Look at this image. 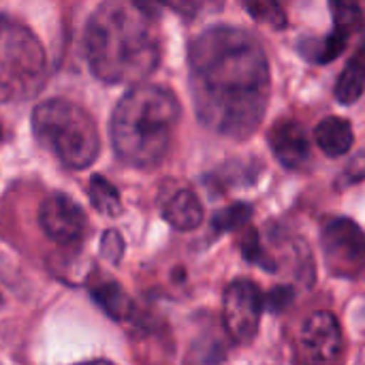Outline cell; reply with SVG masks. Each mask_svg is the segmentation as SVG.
<instances>
[{
	"mask_svg": "<svg viewBox=\"0 0 365 365\" xmlns=\"http://www.w3.org/2000/svg\"><path fill=\"white\" fill-rule=\"evenodd\" d=\"M188 81L197 118L222 137H250L269 101V62L248 30L214 26L188 47Z\"/></svg>",
	"mask_w": 365,
	"mask_h": 365,
	"instance_id": "obj_1",
	"label": "cell"
},
{
	"mask_svg": "<svg viewBox=\"0 0 365 365\" xmlns=\"http://www.w3.org/2000/svg\"><path fill=\"white\" fill-rule=\"evenodd\" d=\"M86 58L105 83L139 86L160 62V30L152 6L109 0L86 24Z\"/></svg>",
	"mask_w": 365,
	"mask_h": 365,
	"instance_id": "obj_2",
	"label": "cell"
},
{
	"mask_svg": "<svg viewBox=\"0 0 365 365\" xmlns=\"http://www.w3.org/2000/svg\"><path fill=\"white\" fill-rule=\"evenodd\" d=\"M180 101L165 86H133L115 105L109 135L115 156L137 169H152L169 152L180 120Z\"/></svg>",
	"mask_w": 365,
	"mask_h": 365,
	"instance_id": "obj_3",
	"label": "cell"
},
{
	"mask_svg": "<svg viewBox=\"0 0 365 365\" xmlns=\"http://www.w3.org/2000/svg\"><path fill=\"white\" fill-rule=\"evenodd\" d=\"M32 133L68 169H88L101 152V135L92 115L66 101L49 98L32 109Z\"/></svg>",
	"mask_w": 365,
	"mask_h": 365,
	"instance_id": "obj_4",
	"label": "cell"
},
{
	"mask_svg": "<svg viewBox=\"0 0 365 365\" xmlns=\"http://www.w3.org/2000/svg\"><path fill=\"white\" fill-rule=\"evenodd\" d=\"M45 75V49L24 24L0 17V103L34 94Z\"/></svg>",
	"mask_w": 365,
	"mask_h": 365,
	"instance_id": "obj_5",
	"label": "cell"
},
{
	"mask_svg": "<svg viewBox=\"0 0 365 365\" xmlns=\"http://www.w3.org/2000/svg\"><path fill=\"white\" fill-rule=\"evenodd\" d=\"M321 248L331 276L357 278L365 269V231L351 218H331L321 231Z\"/></svg>",
	"mask_w": 365,
	"mask_h": 365,
	"instance_id": "obj_6",
	"label": "cell"
},
{
	"mask_svg": "<svg viewBox=\"0 0 365 365\" xmlns=\"http://www.w3.org/2000/svg\"><path fill=\"white\" fill-rule=\"evenodd\" d=\"M263 310H265V299L255 282L250 280L231 282L222 299V323L227 334L240 344L252 342L259 334Z\"/></svg>",
	"mask_w": 365,
	"mask_h": 365,
	"instance_id": "obj_7",
	"label": "cell"
},
{
	"mask_svg": "<svg viewBox=\"0 0 365 365\" xmlns=\"http://www.w3.org/2000/svg\"><path fill=\"white\" fill-rule=\"evenodd\" d=\"M304 365H334L342 355V329L331 312H314L306 319L299 331Z\"/></svg>",
	"mask_w": 365,
	"mask_h": 365,
	"instance_id": "obj_8",
	"label": "cell"
},
{
	"mask_svg": "<svg viewBox=\"0 0 365 365\" xmlns=\"http://www.w3.org/2000/svg\"><path fill=\"white\" fill-rule=\"evenodd\" d=\"M38 225L49 240L62 246L77 244L88 231V218L81 205L62 192H56L41 203Z\"/></svg>",
	"mask_w": 365,
	"mask_h": 365,
	"instance_id": "obj_9",
	"label": "cell"
},
{
	"mask_svg": "<svg viewBox=\"0 0 365 365\" xmlns=\"http://www.w3.org/2000/svg\"><path fill=\"white\" fill-rule=\"evenodd\" d=\"M269 148L276 156V160L291 169V171H302L308 167L312 148L310 139L306 135V128L295 122V120H278L269 128Z\"/></svg>",
	"mask_w": 365,
	"mask_h": 365,
	"instance_id": "obj_10",
	"label": "cell"
},
{
	"mask_svg": "<svg viewBox=\"0 0 365 365\" xmlns=\"http://www.w3.org/2000/svg\"><path fill=\"white\" fill-rule=\"evenodd\" d=\"M163 216L173 229L192 231L203 222V205L192 190L182 188L165 203Z\"/></svg>",
	"mask_w": 365,
	"mask_h": 365,
	"instance_id": "obj_11",
	"label": "cell"
},
{
	"mask_svg": "<svg viewBox=\"0 0 365 365\" xmlns=\"http://www.w3.org/2000/svg\"><path fill=\"white\" fill-rule=\"evenodd\" d=\"M314 139L327 156H344L353 148V126L344 118L329 115L314 128Z\"/></svg>",
	"mask_w": 365,
	"mask_h": 365,
	"instance_id": "obj_12",
	"label": "cell"
},
{
	"mask_svg": "<svg viewBox=\"0 0 365 365\" xmlns=\"http://www.w3.org/2000/svg\"><path fill=\"white\" fill-rule=\"evenodd\" d=\"M365 92V60L353 58L344 71L340 73L336 81V98L340 105H353L357 103Z\"/></svg>",
	"mask_w": 365,
	"mask_h": 365,
	"instance_id": "obj_13",
	"label": "cell"
},
{
	"mask_svg": "<svg viewBox=\"0 0 365 365\" xmlns=\"http://www.w3.org/2000/svg\"><path fill=\"white\" fill-rule=\"evenodd\" d=\"M92 297L96 299V304L115 321H126L135 308L133 302L128 299V295L122 291V287H118L115 282H103L101 287H96L92 291Z\"/></svg>",
	"mask_w": 365,
	"mask_h": 365,
	"instance_id": "obj_14",
	"label": "cell"
},
{
	"mask_svg": "<svg viewBox=\"0 0 365 365\" xmlns=\"http://www.w3.org/2000/svg\"><path fill=\"white\" fill-rule=\"evenodd\" d=\"M346 41H349V34H344L340 30H334L331 34H327L321 41H317V38L304 41L299 45V49L308 60L319 62V64H327V62L336 60L342 53V49L346 47Z\"/></svg>",
	"mask_w": 365,
	"mask_h": 365,
	"instance_id": "obj_15",
	"label": "cell"
},
{
	"mask_svg": "<svg viewBox=\"0 0 365 365\" xmlns=\"http://www.w3.org/2000/svg\"><path fill=\"white\" fill-rule=\"evenodd\" d=\"M88 195H90V201H92L96 212H101L105 216H111V218L122 212L120 192L109 180H105L101 175H92L90 186H88Z\"/></svg>",
	"mask_w": 365,
	"mask_h": 365,
	"instance_id": "obj_16",
	"label": "cell"
},
{
	"mask_svg": "<svg viewBox=\"0 0 365 365\" xmlns=\"http://www.w3.org/2000/svg\"><path fill=\"white\" fill-rule=\"evenodd\" d=\"M246 9L255 15V19L272 28H287V13L278 2H248Z\"/></svg>",
	"mask_w": 365,
	"mask_h": 365,
	"instance_id": "obj_17",
	"label": "cell"
},
{
	"mask_svg": "<svg viewBox=\"0 0 365 365\" xmlns=\"http://www.w3.org/2000/svg\"><path fill=\"white\" fill-rule=\"evenodd\" d=\"M250 218V207L246 203H235L214 216V227L218 231H233Z\"/></svg>",
	"mask_w": 365,
	"mask_h": 365,
	"instance_id": "obj_18",
	"label": "cell"
},
{
	"mask_svg": "<svg viewBox=\"0 0 365 365\" xmlns=\"http://www.w3.org/2000/svg\"><path fill=\"white\" fill-rule=\"evenodd\" d=\"M331 9H334V24H336L334 30H340L351 36V32L357 28L359 17H361L359 9L355 4H342V2H336Z\"/></svg>",
	"mask_w": 365,
	"mask_h": 365,
	"instance_id": "obj_19",
	"label": "cell"
},
{
	"mask_svg": "<svg viewBox=\"0 0 365 365\" xmlns=\"http://www.w3.org/2000/svg\"><path fill=\"white\" fill-rule=\"evenodd\" d=\"M242 252H244L246 261L257 263V265H261V267H265V269H274V263L265 257V250L261 248V242H259V237H257V233H255V231L244 240V244H242Z\"/></svg>",
	"mask_w": 365,
	"mask_h": 365,
	"instance_id": "obj_20",
	"label": "cell"
},
{
	"mask_svg": "<svg viewBox=\"0 0 365 365\" xmlns=\"http://www.w3.org/2000/svg\"><path fill=\"white\" fill-rule=\"evenodd\" d=\"M101 255L111 261L113 265H118L122 261V255H124V242H122V235L118 231H107L103 235V242H101Z\"/></svg>",
	"mask_w": 365,
	"mask_h": 365,
	"instance_id": "obj_21",
	"label": "cell"
},
{
	"mask_svg": "<svg viewBox=\"0 0 365 365\" xmlns=\"http://www.w3.org/2000/svg\"><path fill=\"white\" fill-rule=\"evenodd\" d=\"M293 302V291L291 289H274L267 299H265V306H269V310H284V306H289Z\"/></svg>",
	"mask_w": 365,
	"mask_h": 365,
	"instance_id": "obj_22",
	"label": "cell"
},
{
	"mask_svg": "<svg viewBox=\"0 0 365 365\" xmlns=\"http://www.w3.org/2000/svg\"><path fill=\"white\" fill-rule=\"evenodd\" d=\"M365 178V150H361L353 163L346 167V182H359Z\"/></svg>",
	"mask_w": 365,
	"mask_h": 365,
	"instance_id": "obj_23",
	"label": "cell"
},
{
	"mask_svg": "<svg viewBox=\"0 0 365 365\" xmlns=\"http://www.w3.org/2000/svg\"><path fill=\"white\" fill-rule=\"evenodd\" d=\"M77 365H113V364H109V361H105V359H94V361H86V364H77Z\"/></svg>",
	"mask_w": 365,
	"mask_h": 365,
	"instance_id": "obj_24",
	"label": "cell"
},
{
	"mask_svg": "<svg viewBox=\"0 0 365 365\" xmlns=\"http://www.w3.org/2000/svg\"><path fill=\"white\" fill-rule=\"evenodd\" d=\"M359 51H361V56H359V58H365V28H364V34H361V43H359Z\"/></svg>",
	"mask_w": 365,
	"mask_h": 365,
	"instance_id": "obj_25",
	"label": "cell"
},
{
	"mask_svg": "<svg viewBox=\"0 0 365 365\" xmlns=\"http://www.w3.org/2000/svg\"><path fill=\"white\" fill-rule=\"evenodd\" d=\"M0 139H2V128H0Z\"/></svg>",
	"mask_w": 365,
	"mask_h": 365,
	"instance_id": "obj_26",
	"label": "cell"
}]
</instances>
